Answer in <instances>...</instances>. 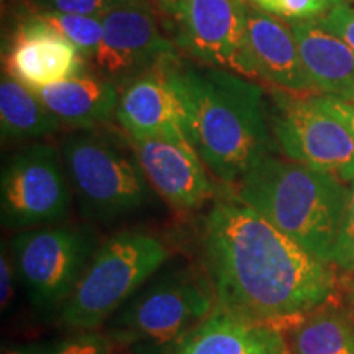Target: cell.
I'll list each match as a JSON object with an SVG mask.
<instances>
[{
	"label": "cell",
	"instance_id": "1",
	"mask_svg": "<svg viewBox=\"0 0 354 354\" xmlns=\"http://www.w3.org/2000/svg\"><path fill=\"white\" fill-rule=\"evenodd\" d=\"M203 256L216 305L289 330L333 295L335 272L241 202H216L203 221Z\"/></svg>",
	"mask_w": 354,
	"mask_h": 354
},
{
	"label": "cell",
	"instance_id": "2",
	"mask_svg": "<svg viewBox=\"0 0 354 354\" xmlns=\"http://www.w3.org/2000/svg\"><path fill=\"white\" fill-rule=\"evenodd\" d=\"M169 77L180 95L185 136L221 183L234 184L274 151L258 84L227 69L183 66L171 56Z\"/></svg>",
	"mask_w": 354,
	"mask_h": 354
},
{
	"label": "cell",
	"instance_id": "3",
	"mask_svg": "<svg viewBox=\"0 0 354 354\" xmlns=\"http://www.w3.org/2000/svg\"><path fill=\"white\" fill-rule=\"evenodd\" d=\"M349 187L330 172L269 154L236 184L251 207L323 263H333Z\"/></svg>",
	"mask_w": 354,
	"mask_h": 354
},
{
	"label": "cell",
	"instance_id": "4",
	"mask_svg": "<svg viewBox=\"0 0 354 354\" xmlns=\"http://www.w3.org/2000/svg\"><path fill=\"white\" fill-rule=\"evenodd\" d=\"M215 305L209 276L194 269L161 274L110 318L105 335L131 354H172Z\"/></svg>",
	"mask_w": 354,
	"mask_h": 354
},
{
	"label": "cell",
	"instance_id": "5",
	"mask_svg": "<svg viewBox=\"0 0 354 354\" xmlns=\"http://www.w3.org/2000/svg\"><path fill=\"white\" fill-rule=\"evenodd\" d=\"M169 256L167 246L154 234H113L94 251L76 289L61 307V322L68 328L79 331L105 326L141 287L161 271Z\"/></svg>",
	"mask_w": 354,
	"mask_h": 354
},
{
	"label": "cell",
	"instance_id": "6",
	"mask_svg": "<svg viewBox=\"0 0 354 354\" xmlns=\"http://www.w3.org/2000/svg\"><path fill=\"white\" fill-rule=\"evenodd\" d=\"M92 130L73 133L63 145L64 167L82 214L112 221L143 209L151 185L133 149L127 153L110 136Z\"/></svg>",
	"mask_w": 354,
	"mask_h": 354
},
{
	"label": "cell",
	"instance_id": "7",
	"mask_svg": "<svg viewBox=\"0 0 354 354\" xmlns=\"http://www.w3.org/2000/svg\"><path fill=\"white\" fill-rule=\"evenodd\" d=\"M19 282L38 308L63 307L91 261V236L69 225L21 230L10 243Z\"/></svg>",
	"mask_w": 354,
	"mask_h": 354
},
{
	"label": "cell",
	"instance_id": "8",
	"mask_svg": "<svg viewBox=\"0 0 354 354\" xmlns=\"http://www.w3.org/2000/svg\"><path fill=\"white\" fill-rule=\"evenodd\" d=\"M0 209L3 227L30 230L66 218L71 183L64 161L50 145H30L8 159L2 171Z\"/></svg>",
	"mask_w": 354,
	"mask_h": 354
},
{
	"label": "cell",
	"instance_id": "9",
	"mask_svg": "<svg viewBox=\"0 0 354 354\" xmlns=\"http://www.w3.org/2000/svg\"><path fill=\"white\" fill-rule=\"evenodd\" d=\"M174 20L180 46L203 63L258 77L243 0H156Z\"/></svg>",
	"mask_w": 354,
	"mask_h": 354
},
{
	"label": "cell",
	"instance_id": "10",
	"mask_svg": "<svg viewBox=\"0 0 354 354\" xmlns=\"http://www.w3.org/2000/svg\"><path fill=\"white\" fill-rule=\"evenodd\" d=\"M274 140L290 161L330 172L348 183L354 179V138L338 118L313 97L276 94Z\"/></svg>",
	"mask_w": 354,
	"mask_h": 354
},
{
	"label": "cell",
	"instance_id": "11",
	"mask_svg": "<svg viewBox=\"0 0 354 354\" xmlns=\"http://www.w3.org/2000/svg\"><path fill=\"white\" fill-rule=\"evenodd\" d=\"M100 19L104 38L92 61L107 77L135 79L174 55L149 0H128Z\"/></svg>",
	"mask_w": 354,
	"mask_h": 354
},
{
	"label": "cell",
	"instance_id": "12",
	"mask_svg": "<svg viewBox=\"0 0 354 354\" xmlns=\"http://www.w3.org/2000/svg\"><path fill=\"white\" fill-rule=\"evenodd\" d=\"M130 146L148 184L171 207L194 210L212 196L203 161L187 136L136 138Z\"/></svg>",
	"mask_w": 354,
	"mask_h": 354
},
{
	"label": "cell",
	"instance_id": "13",
	"mask_svg": "<svg viewBox=\"0 0 354 354\" xmlns=\"http://www.w3.org/2000/svg\"><path fill=\"white\" fill-rule=\"evenodd\" d=\"M169 57L131 79L120 94L115 115L130 140L185 136L184 105L169 77Z\"/></svg>",
	"mask_w": 354,
	"mask_h": 354
},
{
	"label": "cell",
	"instance_id": "14",
	"mask_svg": "<svg viewBox=\"0 0 354 354\" xmlns=\"http://www.w3.org/2000/svg\"><path fill=\"white\" fill-rule=\"evenodd\" d=\"M82 64L76 46L38 15L19 26L7 56V73L30 88L77 77Z\"/></svg>",
	"mask_w": 354,
	"mask_h": 354
},
{
	"label": "cell",
	"instance_id": "15",
	"mask_svg": "<svg viewBox=\"0 0 354 354\" xmlns=\"http://www.w3.org/2000/svg\"><path fill=\"white\" fill-rule=\"evenodd\" d=\"M248 41L256 76L287 92L315 91L290 26L276 15L246 7Z\"/></svg>",
	"mask_w": 354,
	"mask_h": 354
},
{
	"label": "cell",
	"instance_id": "16",
	"mask_svg": "<svg viewBox=\"0 0 354 354\" xmlns=\"http://www.w3.org/2000/svg\"><path fill=\"white\" fill-rule=\"evenodd\" d=\"M286 338L272 326L236 317L215 305L172 354H279Z\"/></svg>",
	"mask_w": 354,
	"mask_h": 354
},
{
	"label": "cell",
	"instance_id": "17",
	"mask_svg": "<svg viewBox=\"0 0 354 354\" xmlns=\"http://www.w3.org/2000/svg\"><path fill=\"white\" fill-rule=\"evenodd\" d=\"M304 68L315 91L354 104V51L318 21H294Z\"/></svg>",
	"mask_w": 354,
	"mask_h": 354
},
{
	"label": "cell",
	"instance_id": "18",
	"mask_svg": "<svg viewBox=\"0 0 354 354\" xmlns=\"http://www.w3.org/2000/svg\"><path fill=\"white\" fill-rule=\"evenodd\" d=\"M33 91L63 125L81 130L109 122L120 102L115 82L105 77L77 76Z\"/></svg>",
	"mask_w": 354,
	"mask_h": 354
},
{
	"label": "cell",
	"instance_id": "19",
	"mask_svg": "<svg viewBox=\"0 0 354 354\" xmlns=\"http://www.w3.org/2000/svg\"><path fill=\"white\" fill-rule=\"evenodd\" d=\"M63 125L43 104L37 92L12 74L0 81V133L2 140H38L50 136Z\"/></svg>",
	"mask_w": 354,
	"mask_h": 354
},
{
	"label": "cell",
	"instance_id": "20",
	"mask_svg": "<svg viewBox=\"0 0 354 354\" xmlns=\"http://www.w3.org/2000/svg\"><path fill=\"white\" fill-rule=\"evenodd\" d=\"M287 331L290 354H354V325L339 310L320 305Z\"/></svg>",
	"mask_w": 354,
	"mask_h": 354
},
{
	"label": "cell",
	"instance_id": "21",
	"mask_svg": "<svg viewBox=\"0 0 354 354\" xmlns=\"http://www.w3.org/2000/svg\"><path fill=\"white\" fill-rule=\"evenodd\" d=\"M37 15L48 25L53 26L57 33L76 46L84 59H94L104 38V25L99 17L73 15V13L57 12H38Z\"/></svg>",
	"mask_w": 354,
	"mask_h": 354
},
{
	"label": "cell",
	"instance_id": "22",
	"mask_svg": "<svg viewBox=\"0 0 354 354\" xmlns=\"http://www.w3.org/2000/svg\"><path fill=\"white\" fill-rule=\"evenodd\" d=\"M38 12L73 13V15L100 17L123 6L128 0H33Z\"/></svg>",
	"mask_w": 354,
	"mask_h": 354
},
{
	"label": "cell",
	"instance_id": "23",
	"mask_svg": "<svg viewBox=\"0 0 354 354\" xmlns=\"http://www.w3.org/2000/svg\"><path fill=\"white\" fill-rule=\"evenodd\" d=\"M346 274H354V179L349 185V197L344 210L342 230L336 241L333 263Z\"/></svg>",
	"mask_w": 354,
	"mask_h": 354
},
{
	"label": "cell",
	"instance_id": "24",
	"mask_svg": "<svg viewBox=\"0 0 354 354\" xmlns=\"http://www.w3.org/2000/svg\"><path fill=\"white\" fill-rule=\"evenodd\" d=\"M326 32L333 33L354 51V7L339 2L318 20Z\"/></svg>",
	"mask_w": 354,
	"mask_h": 354
},
{
	"label": "cell",
	"instance_id": "25",
	"mask_svg": "<svg viewBox=\"0 0 354 354\" xmlns=\"http://www.w3.org/2000/svg\"><path fill=\"white\" fill-rule=\"evenodd\" d=\"M113 343L107 335L87 331L57 344L48 354H112Z\"/></svg>",
	"mask_w": 354,
	"mask_h": 354
},
{
	"label": "cell",
	"instance_id": "26",
	"mask_svg": "<svg viewBox=\"0 0 354 354\" xmlns=\"http://www.w3.org/2000/svg\"><path fill=\"white\" fill-rule=\"evenodd\" d=\"M333 7V0H284V19L294 21L312 20L325 15Z\"/></svg>",
	"mask_w": 354,
	"mask_h": 354
},
{
	"label": "cell",
	"instance_id": "27",
	"mask_svg": "<svg viewBox=\"0 0 354 354\" xmlns=\"http://www.w3.org/2000/svg\"><path fill=\"white\" fill-rule=\"evenodd\" d=\"M15 281H19L15 264H13L12 254L8 256L3 246L2 256H0V304H2L3 312L10 307L13 295H15Z\"/></svg>",
	"mask_w": 354,
	"mask_h": 354
},
{
	"label": "cell",
	"instance_id": "28",
	"mask_svg": "<svg viewBox=\"0 0 354 354\" xmlns=\"http://www.w3.org/2000/svg\"><path fill=\"white\" fill-rule=\"evenodd\" d=\"M313 100H315L323 110H326V112L333 115L335 118H338V120L348 128L354 138V104H349V102L336 99V97L331 95H317L313 97Z\"/></svg>",
	"mask_w": 354,
	"mask_h": 354
},
{
	"label": "cell",
	"instance_id": "29",
	"mask_svg": "<svg viewBox=\"0 0 354 354\" xmlns=\"http://www.w3.org/2000/svg\"><path fill=\"white\" fill-rule=\"evenodd\" d=\"M251 2L258 6L259 10L271 13V15H284V0H251Z\"/></svg>",
	"mask_w": 354,
	"mask_h": 354
},
{
	"label": "cell",
	"instance_id": "30",
	"mask_svg": "<svg viewBox=\"0 0 354 354\" xmlns=\"http://www.w3.org/2000/svg\"><path fill=\"white\" fill-rule=\"evenodd\" d=\"M2 354H37V353L28 348H8V349H3Z\"/></svg>",
	"mask_w": 354,
	"mask_h": 354
},
{
	"label": "cell",
	"instance_id": "31",
	"mask_svg": "<svg viewBox=\"0 0 354 354\" xmlns=\"http://www.w3.org/2000/svg\"><path fill=\"white\" fill-rule=\"evenodd\" d=\"M279 354H290V351H289V346H287V348H284V349H282V351H281V353H279Z\"/></svg>",
	"mask_w": 354,
	"mask_h": 354
},
{
	"label": "cell",
	"instance_id": "32",
	"mask_svg": "<svg viewBox=\"0 0 354 354\" xmlns=\"http://www.w3.org/2000/svg\"><path fill=\"white\" fill-rule=\"evenodd\" d=\"M339 2H343V0H333V6H336V3H339Z\"/></svg>",
	"mask_w": 354,
	"mask_h": 354
}]
</instances>
